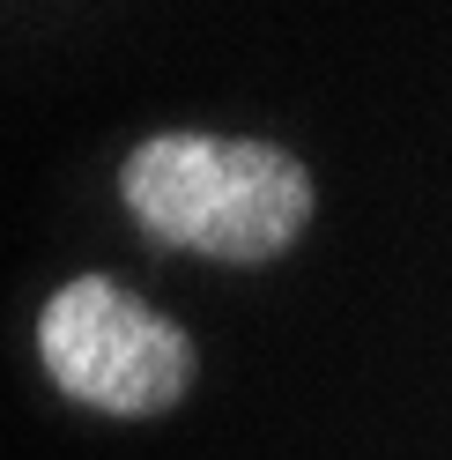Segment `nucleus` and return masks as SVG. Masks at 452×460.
<instances>
[{"instance_id":"obj_1","label":"nucleus","mask_w":452,"mask_h":460,"mask_svg":"<svg viewBox=\"0 0 452 460\" xmlns=\"http://www.w3.org/2000/svg\"><path fill=\"white\" fill-rule=\"evenodd\" d=\"M126 216L156 245L222 268H267L312 230V171L282 141L230 134H149L119 171Z\"/></svg>"},{"instance_id":"obj_2","label":"nucleus","mask_w":452,"mask_h":460,"mask_svg":"<svg viewBox=\"0 0 452 460\" xmlns=\"http://www.w3.org/2000/svg\"><path fill=\"white\" fill-rule=\"evenodd\" d=\"M38 364L67 401L104 416H171L201 379L193 334L111 275H74L45 297Z\"/></svg>"}]
</instances>
